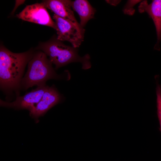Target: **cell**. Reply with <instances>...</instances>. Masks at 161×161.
<instances>
[{"instance_id": "7", "label": "cell", "mask_w": 161, "mask_h": 161, "mask_svg": "<svg viewBox=\"0 0 161 161\" xmlns=\"http://www.w3.org/2000/svg\"><path fill=\"white\" fill-rule=\"evenodd\" d=\"M61 100V97L56 89L49 87L39 102L30 112V116L35 119H38L59 103Z\"/></svg>"}, {"instance_id": "11", "label": "cell", "mask_w": 161, "mask_h": 161, "mask_svg": "<svg viewBox=\"0 0 161 161\" xmlns=\"http://www.w3.org/2000/svg\"><path fill=\"white\" fill-rule=\"evenodd\" d=\"M155 77L156 87V105L157 114L160 124V130L161 132V85L159 83L157 76Z\"/></svg>"}, {"instance_id": "4", "label": "cell", "mask_w": 161, "mask_h": 161, "mask_svg": "<svg viewBox=\"0 0 161 161\" xmlns=\"http://www.w3.org/2000/svg\"><path fill=\"white\" fill-rule=\"evenodd\" d=\"M53 18L55 23L57 39L61 41H68L75 48L79 47L83 41L85 29L55 14Z\"/></svg>"}, {"instance_id": "12", "label": "cell", "mask_w": 161, "mask_h": 161, "mask_svg": "<svg viewBox=\"0 0 161 161\" xmlns=\"http://www.w3.org/2000/svg\"><path fill=\"white\" fill-rule=\"evenodd\" d=\"M140 0H129L123 8V12L125 14L129 15H133L135 12L134 7L140 2Z\"/></svg>"}, {"instance_id": "5", "label": "cell", "mask_w": 161, "mask_h": 161, "mask_svg": "<svg viewBox=\"0 0 161 161\" xmlns=\"http://www.w3.org/2000/svg\"><path fill=\"white\" fill-rule=\"evenodd\" d=\"M16 16L23 20L46 26L55 30V21L41 3L27 5Z\"/></svg>"}, {"instance_id": "6", "label": "cell", "mask_w": 161, "mask_h": 161, "mask_svg": "<svg viewBox=\"0 0 161 161\" xmlns=\"http://www.w3.org/2000/svg\"><path fill=\"white\" fill-rule=\"evenodd\" d=\"M49 86L46 85L38 86L35 89L27 93L22 96H16L12 102L0 100V106L16 110L27 109L30 111L40 100Z\"/></svg>"}, {"instance_id": "1", "label": "cell", "mask_w": 161, "mask_h": 161, "mask_svg": "<svg viewBox=\"0 0 161 161\" xmlns=\"http://www.w3.org/2000/svg\"><path fill=\"white\" fill-rule=\"evenodd\" d=\"M32 51L19 53L13 52L1 46L0 49V86L1 89L8 93L16 91L19 96L18 90L24 69L32 58Z\"/></svg>"}, {"instance_id": "10", "label": "cell", "mask_w": 161, "mask_h": 161, "mask_svg": "<svg viewBox=\"0 0 161 161\" xmlns=\"http://www.w3.org/2000/svg\"><path fill=\"white\" fill-rule=\"evenodd\" d=\"M71 6L74 10L78 14L80 19V24L83 28L89 20L94 18L96 10L88 1H71Z\"/></svg>"}, {"instance_id": "3", "label": "cell", "mask_w": 161, "mask_h": 161, "mask_svg": "<svg viewBox=\"0 0 161 161\" xmlns=\"http://www.w3.org/2000/svg\"><path fill=\"white\" fill-rule=\"evenodd\" d=\"M40 47V49L49 57L50 61L55 65L56 69L74 62H80L84 69L91 67L88 54L80 57L77 48L65 45L57 38L42 44Z\"/></svg>"}, {"instance_id": "9", "label": "cell", "mask_w": 161, "mask_h": 161, "mask_svg": "<svg viewBox=\"0 0 161 161\" xmlns=\"http://www.w3.org/2000/svg\"><path fill=\"white\" fill-rule=\"evenodd\" d=\"M71 2V0H46L42 1L41 3L57 16L81 26L76 19L72 10Z\"/></svg>"}, {"instance_id": "2", "label": "cell", "mask_w": 161, "mask_h": 161, "mask_svg": "<svg viewBox=\"0 0 161 161\" xmlns=\"http://www.w3.org/2000/svg\"><path fill=\"white\" fill-rule=\"evenodd\" d=\"M52 63L42 51L34 55L28 63V69L21 83V88L26 90L36 85H46L50 79H59L63 78L57 75L52 66Z\"/></svg>"}, {"instance_id": "8", "label": "cell", "mask_w": 161, "mask_h": 161, "mask_svg": "<svg viewBox=\"0 0 161 161\" xmlns=\"http://www.w3.org/2000/svg\"><path fill=\"white\" fill-rule=\"evenodd\" d=\"M138 9L140 13L146 12L152 19L157 32V41L155 49L159 50L160 43L161 40V0H153L148 4L147 0H144L140 4Z\"/></svg>"}]
</instances>
